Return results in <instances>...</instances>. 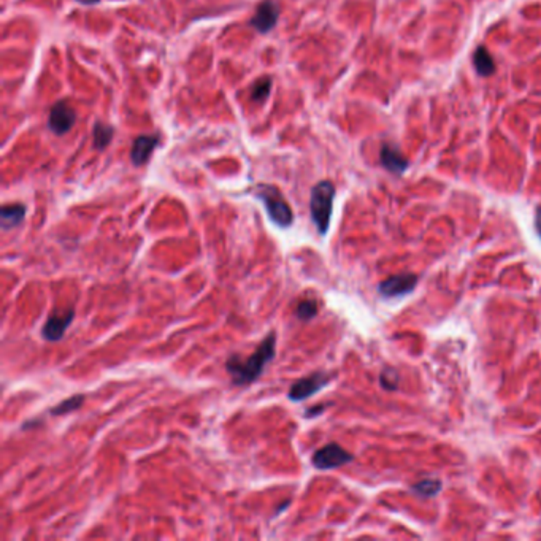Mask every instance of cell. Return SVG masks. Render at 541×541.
<instances>
[{
  "label": "cell",
  "mask_w": 541,
  "mask_h": 541,
  "mask_svg": "<svg viewBox=\"0 0 541 541\" xmlns=\"http://www.w3.org/2000/svg\"><path fill=\"white\" fill-rule=\"evenodd\" d=\"M276 350V335L272 332L260 341L251 356L242 357L232 354L226 362V370L229 372L232 383L235 386H248L258 381L273 357Z\"/></svg>",
  "instance_id": "6da1fadb"
},
{
  "label": "cell",
  "mask_w": 541,
  "mask_h": 541,
  "mask_svg": "<svg viewBox=\"0 0 541 541\" xmlns=\"http://www.w3.org/2000/svg\"><path fill=\"white\" fill-rule=\"evenodd\" d=\"M335 198V186L330 181H319L313 186L310 197V213L317 232L326 235L330 227Z\"/></svg>",
  "instance_id": "7a4b0ae2"
},
{
  "label": "cell",
  "mask_w": 541,
  "mask_h": 541,
  "mask_svg": "<svg viewBox=\"0 0 541 541\" xmlns=\"http://www.w3.org/2000/svg\"><path fill=\"white\" fill-rule=\"evenodd\" d=\"M256 197L264 203L267 214L278 227H289L294 223V213L289 203L284 201L281 191L272 185H259L256 187Z\"/></svg>",
  "instance_id": "3957f363"
},
{
  "label": "cell",
  "mask_w": 541,
  "mask_h": 541,
  "mask_svg": "<svg viewBox=\"0 0 541 541\" xmlns=\"http://www.w3.org/2000/svg\"><path fill=\"white\" fill-rule=\"evenodd\" d=\"M354 459L352 454L341 448L337 443H329V445L319 448L311 457V464L317 470H332L350 464Z\"/></svg>",
  "instance_id": "277c9868"
},
{
  "label": "cell",
  "mask_w": 541,
  "mask_h": 541,
  "mask_svg": "<svg viewBox=\"0 0 541 541\" xmlns=\"http://www.w3.org/2000/svg\"><path fill=\"white\" fill-rule=\"evenodd\" d=\"M332 379L334 375L327 372H315L308 375V377H304L295 381V383L290 386L288 397L292 402H301L305 400V398L315 395L316 392L321 391L322 387H326Z\"/></svg>",
  "instance_id": "5b68a950"
},
{
  "label": "cell",
  "mask_w": 541,
  "mask_h": 541,
  "mask_svg": "<svg viewBox=\"0 0 541 541\" xmlns=\"http://www.w3.org/2000/svg\"><path fill=\"white\" fill-rule=\"evenodd\" d=\"M418 281H419V278H418V275H414V273H402V275H394V276L387 278V280L379 283L378 292L386 299L402 297V295L413 292Z\"/></svg>",
  "instance_id": "8992f818"
},
{
  "label": "cell",
  "mask_w": 541,
  "mask_h": 541,
  "mask_svg": "<svg viewBox=\"0 0 541 541\" xmlns=\"http://www.w3.org/2000/svg\"><path fill=\"white\" fill-rule=\"evenodd\" d=\"M73 317H75V311L73 308L53 311L48 316L47 322L42 329V337L47 341H59L64 338L68 326H70Z\"/></svg>",
  "instance_id": "52a82bcc"
},
{
  "label": "cell",
  "mask_w": 541,
  "mask_h": 541,
  "mask_svg": "<svg viewBox=\"0 0 541 541\" xmlns=\"http://www.w3.org/2000/svg\"><path fill=\"white\" fill-rule=\"evenodd\" d=\"M278 18H280V5L276 0H262L249 24L258 32L267 33L276 26Z\"/></svg>",
  "instance_id": "ba28073f"
},
{
  "label": "cell",
  "mask_w": 541,
  "mask_h": 541,
  "mask_svg": "<svg viewBox=\"0 0 541 541\" xmlns=\"http://www.w3.org/2000/svg\"><path fill=\"white\" fill-rule=\"evenodd\" d=\"M77 121L75 110L67 102H58L49 111L48 127L56 135H64L73 127Z\"/></svg>",
  "instance_id": "9c48e42d"
},
{
  "label": "cell",
  "mask_w": 541,
  "mask_h": 541,
  "mask_svg": "<svg viewBox=\"0 0 541 541\" xmlns=\"http://www.w3.org/2000/svg\"><path fill=\"white\" fill-rule=\"evenodd\" d=\"M159 145V136L157 135H140L136 136L132 146V151H130V159H132V164L140 167V165L146 164L150 161V157L152 155V151L156 150V146Z\"/></svg>",
  "instance_id": "30bf717a"
},
{
  "label": "cell",
  "mask_w": 541,
  "mask_h": 541,
  "mask_svg": "<svg viewBox=\"0 0 541 541\" xmlns=\"http://www.w3.org/2000/svg\"><path fill=\"white\" fill-rule=\"evenodd\" d=\"M381 164L386 170L400 175L408 168V161L400 155V151L389 145L381 148Z\"/></svg>",
  "instance_id": "8fae6325"
},
{
  "label": "cell",
  "mask_w": 541,
  "mask_h": 541,
  "mask_svg": "<svg viewBox=\"0 0 541 541\" xmlns=\"http://www.w3.org/2000/svg\"><path fill=\"white\" fill-rule=\"evenodd\" d=\"M26 218V207L21 203H8L0 208V224L3 230L19 226Z\"/></svg>",
  "instance_id": "7c38bea8"
},
{
  "label": "cell",
  "mask_w": 541,
  "mask_h": 541,
  "mask_svg": "<svg viewBox=\"0 0 541 541\" xmlns=\"http://www.w3.org/2000/svg\"><path fill=\"white\" fill-rule=\"evenodd\" d=\"M473 64L476 72L480 73L481 77H489L495 72V62L492 59V56L489 54V51L484 47H480L475 51Z\"/></svg>",
  "instance_id": "4fadbf2b"
},
{
  "label": "cell",
  "mask_w": 541,
  "mask_h": 541,
  "mask_svg": "<svg viewBox=\"0 0 541 541\" xmlns=\"http://www.w3.org/2000/svg\"><path fill=\"white\" fill-rule=\"evenodd\" d=\"M413 492L423 499H432L435 495L440 494L441 491V481L440 480H423L419 483L413 484Z\"/></svg>",
  "instance_id": "5bb4252c"
},
{
  "label": "cell",
  "mask_w": 541,
  "mask_h": 541,
  "mask_svg": "<svg viewBox=\"0 0 541 541\" xmlns=\"http://www.w3.org/2000/svg\"><path fill=\"white\" fill-rule=\"evenodd\" d=\"M84 402V395L83 394H77V395H72L65 398V400H62L59 405H56L54 408L49 409V414L51 416H62V414H68L72 411H77L78 408H81Z\"/></svg>",
  "instance_id": "9a60e30c"
},
{
  "label": "cell",
  "mask_w": 541,
  "mask_h": 541,
  "mask_svg": "<svg viewBox=\"0 0 541 541\" xmlns=\"http://www.w3.org/2000/svg\"><path fill=\"white\" fill-rule=\"evenodd\" d=\"M113 134H115V129L111 126H107L104 123H97L94 126V146L97 150H105L111 143Z\"/></svg>",
  "instance_id": "2e32d148"
},
{
  "label": "cell",
  "mask_w": 541,
  "mask_h": 541,
  "mask_svg": "<svg viewBox=\"0 0 541 541\" xmlns=\"http://www.w3.org/2000/svg\"><path fill=\"white\" fill-rule=\"evenodd\" d=\"M270 89H272V78L264 77V78L258 79L251 89V99L254 102H258V104H260V102H264L267 97H269Z\"/></svg>",
  "instance_id": "e0dca14e"
},
{
  "label": "cell",
  "mask_w": 541,
  "mask_h": 541,
  "mask_svg": "<svg viewBox=\"0 0 541 541\" xmlns=\"http://www.w3.org/2000/svg\"><path fill=\"white\" fill-rule=\"evenodd\" d=\"M295 315L300 321H310L317 315V301L316 300H301L295 310Z\"/></svg>",
  "instance_id": "ac0fdd59"
},
{
  "label": "cell",
  "mask_w": 541,
  "mask_h": 541,
  "mask_svg": "<svg viewBox=\"0 0 541 541\" xmlns=\"http://www.w3.org/2000/svg\"><path fill=\"white\" fill-rule=\"evenodd\" d=\"M398 379H400V375L397 373V370L386 368L379 377V384L383 386V389L386 391H395L398 387Z\"/></svg>",
  "instance_id": "d6986e66"
},
{
  "label": "cell",
  "mask_w": 541,
  "mask_h": 541,
  "mask_svg": "<svg viewBox=\"0 0 541 541\" xmlns=\"http://www.w3.org/2000/svg\"><path fill=\"white\" fill-rule=\"evenodd\" d=\"M326 408H327V405H316V407H311V408L306 409L304 416H305V418H313V416H317L319 413H322Z\"/></svg>",
  "instance_id": "ffe728a7"
},
{
  "label": "cell",
  "mask_w": 541,
  "mask_h": 541,
  "mask_svg": "<svg viewBox=\"0 0 541 541\" xmlns=\"http://www.w3.org/2000/svg\"><path fill=\"white\" fill-rule=\"evenodd\" d=\"M535 229H537L538 237L541 238V207H538L537 212H535Z\"/></svg>",
  "instance_id": "44dd1931"
},
{
  "label": "cell",
  "mask_w": 541,
  "mask_h": 541,
  "mask_svg": "<svg viewBox=\"0 0 541 541\" xmlns=\"http://www.w3.org/2000/svg\"><path fill=\"white\" fill-rule=\"evenodd\" d=\"M77 2L83 3V5H94V3H99L100 0H77Z\"/></svg>",
  "instance_id": "7402d4cb"
}]
</instances>
